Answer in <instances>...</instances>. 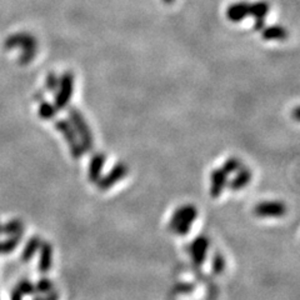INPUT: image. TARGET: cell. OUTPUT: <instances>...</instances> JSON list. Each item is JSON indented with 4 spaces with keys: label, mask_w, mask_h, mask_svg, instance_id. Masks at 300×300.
<instances>
[{
    "label": "cell",
    "mask_w": 300,
    "mask_h": 300,
    "mask_svg": "<svg viewBox=\"0 0 300 300\" xmlns=\"http://www.w3.org/2000/svg\"><path fill=\"white\" fill-rule=\"evenodd\" d=\"M196 217H198V209L193 204H185V205L179 206L169 220V230L175 233L176 235H187L194 224Z\"/></svg>",
    "instance_id": "cell-1"
},
{
    "label": "cell",
    "mask_w": 300,
    "mask_h": 300,
    "mask_svg": "<svg viewBox=\"0 0 300 300\" xmlns=\"http://www.w3.org/2000/svg\"><path fill=\"white\" fill-rule=\"evenodd\" d=\"M20 46L23 49V53L20 55V63L21 65H26L34 59L35 54L38 51V42L33 35L26 34V33H18V34L12 35L5 42V48L13 49Z\"/></svg>",
    "instance_id": "cell-2"
},
{
    "label": "cell",
    "mask_w": 300,
    "mask_h": 300,
    "mask_svg": "<svg viewBox=\"0 0 300 300\" xmlns=\"http://www.w3.org/2000/svg\"><path fill=\"white\" fill-rule=\"evenodd\" d=\"M68 114H69L70 124L74 128L84 152H92L94 149V138H93L92 130H90L88 123H86L83 114L74 106H70Z\"/></svg>",
    "instance_id": "cell-3"
},
{
    "label": "cell",
    "mask_w": 300,
    "mask_h": 300,
    "mask_svg": "<svg viewBox=\"0 0 300 300\" xmlns=\"http://www.w3.org/2000/svg\"><path fill=\"white\" fill-rule=\"evenodd\" d=\"M55 128L59 133H62L64 136L65 141H67L68 146L70 149V154L74 159H80L84 155V149L81 146L80 140H79L78 135H76L74 128L70 124V122H68L67 119H58L55 122Z\"/></svg>",
    "instance_id": "cell-4"
},
{
    "label": "cell",
    "mask_w": 300,
    "mask_h": 300,
    "mask_svg": "<svg viewBox=\"0 0 300 300\" xmlns=\"http://www.w3.org/2000/svg\"><path fill=\"white\" fill-rule=\"evenodd\" d=\"M74 74L72 72H65L59 78V85L55 94V108L63 110L70 103V99L74 93Z\"/></svg>",
    "instance_id": "cell-5"
},
{
    "label": "cell",
    "mask_w": 300,
    "mask_h": 300,
    "mask_svg": "<svg viewBox=\"0 0 300 300\" xmlns=\"http://www.w3.org/2000/svg\"><path fill=\"white\" fill-rule=\"evenodd\" d=\"M288 212V208L283 201H260L255 204L253 213L259 218H282Z\"/></svg>",
    "instance_id": "cell-6"
},
{
    "label": "cell",
    "mask_w": 300,
    "mask_h": 300,
    "mask_svg": "<svg viewBox=\"0 0 300 300\" xmlns=\"http://www.w3.org/2000/svg\"><path fill=\"white\" fill-rule=\"evenodd\" d=\"M128 171H129L128 165L125 163L120 162L118 164L114 165L108 174H105L104 176H100V179L95 184L98 185V189L102 190V192H105V190L114 187L120 180L124 179L128 175Z\"/></svg>",
    "instance_id": "cell-7"
},
{
    "label": "cell",
    "mask_w": 300,
    "mask_h": 300,
    "mask_svg": "<svg viewBox=\"0 0 300 300\" xmlns=\"http://www.w3.org/2000/svg\"><path fill=\"white\" fill-rule=\"evenodd\" d=\"M210 247V240L205 235H198L189 245V254L192 256L193 263L196 266H201L205 263L206 255Z\"/></svg>",
    "instance_id": "cell-8"
},
{
    "label": "cell",
    "mask_w": 300,
    "mask_h": 300,
    "mask_svg": "<svg viewBox=\"0 0 300 300\" xmlns=\"http://www.w3.org/2000/svg\"><path fill=\"white\" fill-rule=\"evenodd\" d=\"M226 184H228V174L222 168L214 169L212 175H210V196L219 198L223 194V190H224Z\"/></svg>",
    "instance_id": "cell-9"
},
{
    "label": "cell",
    "mask_w": 300,
    "mask_h": 300,
    "mask_svg": "<svg viewBox=\"0 0 300 300\" xmlns=\"http://www.w3.org/2000/svg\"><path fill=\"white\" fill-rule=\"evenodd\" d=\"M269 4L264 0H260V2L253 3V4L249 5V15L254 16L255 24L254 29L260 32L261 29L264 28V23H265V16L268 15L269 13Z\"/></svg>",
    "instance_id": "cell-10"
},
{
    "label": "cell",
    "mask_w": 300,
    "mask_h": 300,
    "mask_svg": "<svg viewBox=\"0 0 300 300\" xmlns=\"http://www.w3.org/2000/svg\"><path fill=\"white\" fill-rule=\"evenodd\" d=\"M106 162V157L103 153H95L90 158L89 166H88V179L90 183H97L100 179Z\"/></svg>",
    "instance_id": "cell-11"
},
{
    "label": "cell",
    "mask_w": 300,
    "mask_h": 300,
    "mask_svg": "<svg viewBox=\"0 0 300 300\" xmlns=\"http://www.w3.org/2000/svg\"><path fill=\"white\" fill-rule=\"evenodd\" d=\"M39 261L38 269L42 274H46L53 266V245L48 242H42L39 248Z\"/></svg>",
    "instance_id": "cell-12"
},
{
    "label": "cell",
    "mask_w": 300,
    "mask_h": 300,
    "mask_svg": "<svg viewBox=\"0 0 300 300\" xmlns=\"http://www.w3.org/2000/svg\"><path fill=\"white\" fill-rule=\"evenodd\" d=\"M249 3L239 2L234 3L226 9V18L233 23H240L247 16H249Z\"/></svg>",
    "instance_id": "cell-13"
},
{
    "label": "cell",
    "mask_w": 300,
    "mask_h": 300,
    "mask_svg": "<svg viewBox=\"0 0 300 300\" xmlns=\"http://www.w3.org/2000/svg\"><path fill=\"white\" fill-rule=\"evenodd\" d=\"M252 178H253L252 170L242 166V168L238 170V173H236V175L233 178V180L229 183V188H230L233 192H238V190H242L243 188L247 187V185L250 183V180H252Z\"/></svg>",
    "instance_id": "cell-14"
},
{
    "label": "cell",
    "mask_w": 300,
    "mask_h": 300,
    "mask_svg": "<svg viewBox=\"0 0 300 300\" xmlns=\"http://www.w3.org/2000/svg\"><path fill=\"white\" fill-rule=\"evenodd\" d=\"M43 240L39 236H32L28 242H26L25 247H24L23 252H21V260L24 263H29L34 255L37 254V252L39 250L40 245H42Z\"/></svg>",
    "instance_id": "cell-15"
},
{
    "label": "cell",
    "mask_w": 300,
    "mask_h": 300,
    "mask_svg": "<svg viewBox=\"0 0 300 300\" xmlns=\"http://www.w3.org/2000/svg\"><path fill=\"white\" fill-rule=\"evenodd\" d=\"M261 37L265 40H285L288 38V32L284 26L273 25L261 29Z\"/></svg>",
    "instance_id": "cell-16"
},
{
    "label": "cell",
    "mask_w": 300,
    "mask_h": 300,
    "mask_svg": "<svg viewBox=\"0 0 300 300\" xmlns=\"http://www.w3.org/2000/svg\"><path fill=\"white\" fill-rule=\"evenodd\" d=\"M2 234L5 235H18V234H24V224L20 219H13L8 222L7 224L3 225Z\"/></svg>",
    "instance_id": "cell-17"
},
{
    "label": "cell",
    "mask_w": 300,
    "mask_h": 300,
    "mask_svg": "<svg viewBox=\"0 0 300 300\" xmlns=\"http://www.w3.org/2000/svg\"><path fill=\"white\" fill-rule=\"evenodd\" d=\"M23 234H18V235L9 236L5 242H0V254H10L16 249L19 243L21 242Z\"/></svg>",
    "instance_id": "cell-18"
},
{
    "label": "cell",
    "mask_w": 300,
    "mask_h": 300,
    "mask_svg": "<svg viewBox=\"0 0 300 300\" xmlns=\"http://www.w3.org/2000/svg\"><path fill=\"white\" fill-rule=\"evenodd\" d=\"M58 111L59 110L55 108V105L50 104V103L45 102V100H42L38 114H39V116L42 119L50 120V119L55 118V115H56V113H58Z\"/></svg>",
    "instance_id": "cell-19"
},
{
    "label": "cell",
    "mask_w": 300,
    "mask_h": 300,
    "mask_svg": "<svg viewBox=\"0 0 300 300\" xmlns=\"http://www.w3.org/2000/svg\"><path fill=\"white\" fill-rule=\"evenodd\" d=\"M225 266H226V261H225L224 255L219 252L215 253L214 256H213V260H212L213 273H214L215 275H222L223 273H224Z\"/></svg>",
    "instance_id": "cell-20"
},
{
    "label": "cell",
    "mask_w": 300,
    "mask_h": 300,
    "mask_svg": "<svg viewBox=\"0 0 300 300\" xmlns=\"http://www.w3.org/2000/svg\"><path fill=\"white\" fill-rule=\"evenodd\" d=\"M242 166H243L242 162H240L238 158L231 157V158H228V159L225 160V163L223 164L222 169L225 171L226 174H231V173H235V171H238Z\"/></svg>",
    "instance_id": "cell-21"
},
{
    "label": "cell",
    "mask_w": 300,
    "mask_h": 300,
    "mask_svg": "<svg viewBox=\"0 0 300 300\" xmlns=\"http://www.w3.org/2000/svg\"><path fill=\"white\" fill-rule=\"evenodd\" d=\"M54 289V284L53 282H51L49 278H42V279H39V282L35 284V291L39 294H48L49 291H51Z\"/></svg>",
    "instance_id": "cell-22"
},
{
    "label": "cell",
    "mask_w": 300,
    "mask_h": 300,
    "mask_svg": "<svg viewBox=\"0 0 300 300\" xmlns=\"http://www.w3.org/2000/svg\"><path fill=\"white\" fill-rule=\"evenodd\" d=\"M194 290H195V284H193V283H185V282L176 283L173 288L174 293L182 294V295H188V294H192V293H194Z\"/></svg>",
    "instance_id": "cell-23"
},
{
    "label": "cell",
    "mask_w": 300,
    "mask_h": 300,
    "mask_svg": "<svg viewBox=\"0 0 300 300\" xmlns=\"http://www.w3.org/2000/svg\"><path fill=\"white\" fill-rule=\"evenodd\" d=\"M16 288L20 290V293L23 294V295H34V294L37 293V291H35V284H33L30 280L26 279L21 280Z\"/></svg>",
    "instance_id": "cell-24"
},
{
    "label": "cell",
    "mask_w": 300,
    "mask_h": 300,
    "mask_svg": "<svg viewBox=\"0 0 300 300\" xmlns=\"http://www.w3.org/2000/svg\"><path fill=\"white\" fill-rule=\"evenodd\" d=\"M59 85V78L56 76L55 73H49L48 76H46L45 81V88L48 92H56Z\"/></svg>",
    "instance_id": "cell-25"
},
{
    "label": "cell",
    "mask_w": 300,
    "mask_h": 300,
    "mask_svg": "<svg viewBox=\"0 0 300 300\" xmlns=\"http://www.w3.org/2000/svg\"><path fill=\"white\" fill-rule=\"evenodd\" d=\"M43 300H59V294L56 290L49 291L48 294H45V296H43Z\"/></svg>",
    "instance_id": "cell-26"
},
{
    "label": "cell",
    "mask_w": 300,
    "mask_h": 300,
    "mask_svg": "<svg viewBox=\"0 0 300 300\" xmlns=\"http://www.w3.org/2000/svg\"><path fill=\"white\" fill-rule=\"evenodd\" d=\"M10 300H23V294L20 293V290H19L18 288H15L14 290H12Z\"/></svg>",
    "instance_id": "cell-27"
},
{
    "label": "cell",
    "mask_w": 300,
    "mask_h": 300,
    "mask_svg": "<svg viewBox=\"0 0 300 300\" xmlns=\"http://www.w3.org/2000/svg\"><path fill=\"white\" fill-rule=\"evenodd\" d=\"M294 115H295V120H299V108H295V111H294Z\"/></svg>",
    "instance_id": "cell-28"
},
{
    "label": "cell",
    "mask_w": 300,
    "mask_h": 300,
    "mask_svg": "<svg viewBox=\"0 0 300 300\" xmlns=\"http://www.w3.org/2000/svg\"><path fill=\"white\" fill-rule=\"evenodd\" d=\"M165 4H171V3H174V0H164Z\"/></svg>",
    "instance_id": "cell-29"
},
{
    "label": "cell",
    "mask_w": 300,
    "mask_h": 300,
    "mask_svg": "<svg viewBox=\"0 0 300 300\" xmlns=\"http://www.w3.org/2000/svg\"><path fill=\"white\" fill-rule=\"evenodd\" d=\"M34 300H43V298H42V296H35Z\"/></svg>",
    "instance_id": "cell-30"
},
{
    "label": "cell",
    "mask_w": 300,
    "mask_h": 300,
    "mask_svg": "<svg viewBox=\"0 0 300 300\" xmlns=\"http://www.w3.org/2000/svg\"><path fill=\"white\" fill-rule=\"evenodd\" d=\"M2 228H3V225L0 224V234H2Z\"/></svg>",
    "instance_id": "cell-31"
}]
</instances>
